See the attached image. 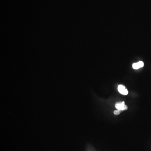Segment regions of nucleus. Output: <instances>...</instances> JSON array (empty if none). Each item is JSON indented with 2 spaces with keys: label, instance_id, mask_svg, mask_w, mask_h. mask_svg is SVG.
<instances>
[{
  "label": "nucleus",
  "instance_id": "obj_1",
  "mask_svg": "<svg viewBox=\"0 0 151 151\" xmlns=\"http://www.w3.org/2000/svg\"><path fill=\"white\" fill-rule=\"evenodd\" d=\"M115 107L118 110H125L128 109V106L125 104L124 101L122 102H117L115 104Z\"/></svg>",
  "mask_w": 151,
  "mask_h": 151
},
{
  "label": "nucleus",
  "instance_id": "obj_2",
  "mask_svg": "<svg viewBox=\"0 0 151 151\" xmlns=\"http://www.w3.org/2000/svg\"><path fill=\"white\" fill-rule=\"evenodd\" d=\"M118 92L121 94L124 95H126L128 94V91L127 89H126V87L124 86L123 85H119L118 86Z\"/></svg>",
  "mask_w": 151,
  "mask_h": 151
},
{
  "label": "nucleus",
  "instance_id": "obj_3",
  "mask_svg": "<svg viewBox=\"0 0 151 151\" xmlns=\"http://www.w3.org/2000/svg\"><path fill=\"white\" fill-rule=\"evenodd\" d=\"M140 68L138 63H134L133 64V68L135 69H138Z\"/></svg>",
  "mask_w": 151,
  "mask_h": 151
},
{
  "label": "nucleus",
  "instance_id": "obj_4",
  "mask_svg": "<svg viewBox=\"0 0 151 151\" xmlns=\"http://www.w3.org/2000/svg\"><path fill=\"white\" fill-rule=\"evenodd\" d=\"M123 111L122 110H115L114 111V114L115 115H119L120 113L121 112H123Z\"/></svg>",
  "mask_w": 151,
  "mask_h": 151
},
{
  "label": "nucleus",
  "instance_id": "obj_5",
  "mask_svg": "<svg viewBox=\"0 0 151 151\" xmlns=\"http://www.w3.org/2000/svg\"><path fill=\"white\" fill-rule=\"evenodd\" d=\"M138 63L139 64L140 67V68H141L144 65V63H143V62L142 61H139L138 62Z\"/></svg>",
  "mask_w": 151,
  "mask_h": 151
}]
</instances>
